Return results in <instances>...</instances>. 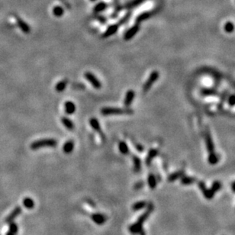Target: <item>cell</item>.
Listing matches in <instances>:
<instances>
[{"mask_svg":"<svg viewBox=\"0 0 235 235\" xmlns=\"http://www.w3.org/2000/svg\"><path fill=\"white\" fill-rule=\"evenodd\" d=\"M196 178L193 176H182L180 178V182H181L182 185H189L193 184L194 182H196Z\"/></svg>","mask_w":235,"mask_h":235,"instance_id":"13","label":"cell"},{"mask_svg":"<svg viewBox=\"0 0 235 235\" xmlns=\"http://www.w3.org/2000/svg\"><path fill=\"white\" fill-rule=\"evenodd\" d=\"M228 104L230 106H235V95H232L229 97L228 99Z\"/></svg>","mask_w":235,"mask_h":235,"instance_id":"36","label":"cell"},{"mask_svg":"<svg viewBox=\"0 0 235 235\" xmlns=\"http://www.w3.org/2000/svg\"><path fill=\"white\" fill-rule=\"evenodd\" d=\"M18 225H17L15 223H14V222H11V224H10V225H9V231L14 233L15 234H16L17 233H18Z\"/></svg>","mask_w":235,"mask_h":235,"instance_id":"34","label":"cell"},{"mask_svg":"<svg viewBox=\"0 0 235 235\" xmlns=\"http://www.w3.org/2000/svg\"><path fill=\"white\" fill-rule=\"evenodd\" d=\"M21 212H22V208H21L20 206H17L16 208L8 215V216L6 217L5 222H6V223H11V222H13V221L20 215Z\"/></svg>","mask_w":235,"mask_h":235,"instance_id":"8","label":"cell"},{"mask_svg":"<svg viewBox=\"0 0 235 235\" xmlns=\"http://www.w3.org/2000/svg\"><path fill=\"white\" fill-rule=\"evenodd\" d=\"M98 20H99L100 22H102V23H105V22H106V18H104V17H102V16H99V17H98Z\"/></svg>","mask_w":235,"mask_h":235,"instance_id":"38","label":"cell"},{"mask_svg":"<svg viewBox=\"0 0 235 235\" xmlns=\"http://www.w3.org/2000/svg\"><path fill=\"white\" fill-rule=\"evenodd\" d=\"M23 206L28 209H32L34 207V200L31 198H25L23 199Z\"/></svg>","mask_w":235,"mask_h":235,"instance_id":"27","label":"cell"},{"mask_svg":"<svg viewBox=\"0 0 235 235\" xmlns=\"http://www.w3.org/2000/svg\"><path fill=\"white\" fill-rule=\"evenodd\" d=\"M205 139H206V148L207 150L208 151V153H213L215 152V145H214L213 141H212V138L211 134H210L209 131H207L206 133V136H205Z\"/></svg>","mask_w":235,"mask_h":235,"instance_id":"7","label":"cell"},{"mask_svg":"<svg viewBox=\"0 0 235 235\" xmlns=\"http://www.w3.org/2000/svg\"><path fill=\"white\" fill-rule=\"evenodd\" d=\"M67 83H68V81L66 80H61V81H60L55 86L56 91H57V92H63V91H64V89H66Z\"/></svg>","mask_w":235,"mask_h":235,"instance_id":"25","label":"cell"},{"mask_svg":"<svg viewBox=\"0 0 235 235\" xmlns=\"http://www.w3.org/2000/svg\"><path fill=\"white\" fill-rule=\"evenodd\" d=\"M158 154V150L157 149H151V150L149 151L148 154H147V157L146 158V164L147 165H150L151 161L153 160L154 158H155L157 157V155Z\"/></svg>","mask_w":235,"mask_h":235,"instance_id":"19","label":"cell"},{"mask_svg":"<svg viewBox=\"0 0 235 235\" xmlns=\"http://www.w3.org/2000/svg\"><path fill=\"white\" fill-rule=\"evenodd\" d=\"M16 22H17V24H18V27L20 28V29L22 30V32H24V34H29V33H30L31 29H30L29 24L26 23L24 21L22 20L21 18L17 17Z\"/></svg>","mask_w":235,"mask_h":235,"instance_id":"10","label":"cell"},{"mask_svg":"<svg viewBox=\"0 0 235 235\" xmlns=\"http://www.w3.org/2000/svg\"><path fill=\"white\" fill-rule=\"evenodd\" d=\"M64 13V9L61 6H55L53 8V14L56 17H61Z\"/></svg>","mask_w":235,"mask_h":235,"instance_id":"30","label":"cell"},{"mask_svg":"<svg viewBox=\"0 0 235 235\" xmlns=\"http://www.w3.org/2000/svg\"><path fill=\"white\" fill-rule=\"evenodd\" d=\"M89 124H90L91 127H92V128L96 131V132L99 133V134H101L102 136L103 135L102 133L101 126H100L99 121H98L97 119L95 118H91L90 121H89Z\"/></svg>","mask_w":235,"mask_h":235,"instance_id":"16","label":"cell"},{"mask_svg":"<svg viewBox=\"0 0 235 235\" xmlns=\"http://www.w3.org/2000/svg\"><path fill=\"white\" fill-rule=\"evenodd\" d=\"M90 1H92V2H95V1H96V0H90Z\"/></svg>","mask_w":235,"mask_h":235,"instance_id":"42","label":"cell"},{"mask_svg":"<svg viewBox=\"0 0 235 235\" xmlns=\"http://www.w3.org/2000/svg\"><path fill=\"white\" fill-rule=\"evenodd\" d=\"M198 185H199V188L200 189V190L201 191L203 195H204L205 198L207 199H212L215 196V194L211 190V189H207L206 184L203 181H199L198 182Z\"/></svg>","mask_w":235,"mask_h":235,"instance_id":"5","label":"cell"},{"mask_svg":"<svg viewBox=\"0 0 235 235\" xmlns=\"http://www.w3.org/2000/svg\"><path fill=\"white\" fill-rule=\"evenodd\" d=\"M139 29H140L139 24L137 23L135 25H134L132 28H131V29H130L128 31L124 34V39L125 40V41H129V40L132 39L133 37L138 32Z\"/></svg>","mask_w":235,"mask_h":235,"instance_id":"6","label":"cell"},{"mask_svg":"<svg viewBox=\"0 0 235 235\" xmlns=\"http://www.w3.org/2000/svg\"><path fill=\"white\" fill-rule=\"evenodd\" d=\"M224 31L227 33H232L234 30V24L232 23L231 22H226L224 26Z\"/></svg>","mask_w":235,"mask_h":235,"instance_id":"33","label":"cell"},{"mask_svg":"<svg viewBox=\"0 0 235 235\" xmlns=\"http://www.w3.org/2000/svg\"><path fill=\"white\" fill-rule=\"evenodd\" d=\"M57 145V142L56 140L51 139V138H47V139H41L33 142L31 144V150H38V149L43 148L45 147H54Z\"/></svg>","mask_w":235,"mask_h":235,"instance_id":"2","label":"cell"},{"mask_svg":"<svg viewBox=\"0 0 235 235\" xmlns=\"http://www.w3.org/2000/svg\"><path fill=\"white\" fill-rule=\"evenodd\" d=\"M134 96H135V92L132 89H130L127 92L125 96V99L124 100V105L125 107H130V106L132 103L133 100L134 99Z\"/></svg>","mask_w":235,"mask_h":235,"instance_id":"9","label":"cell"},{"mask_svg":"<svg viewBox=\"0 0 235 235\" xmlns=\"http://www.w3.org/2000/svg\"><path fill=\"white\" fill-rule=\"evenodd\" d=\"M137 149H138L139 151H143V150H144L143 147L141 146V145H138V147H137Z\"/></svg>","mask_w":235,"mask_h":235,"instance_id":"40","label":"cell"},{"mask_svg":"<svg viewBox=\"0 0 235 235\" xmlns=\"http://www.w3.org/2000/svg\"><path fill=\"white\" fill-rule=\"evenodd\" d=\"M152 12H143V13L141 14V15H139L138 16V18H137L136 19V22L137 23L139 24L141 23V22H144V21L147 20V19H148L150 17H151L152 15Z\"/></svg>","mask_w":235,"mask_h":235,"instance_id":"21","label":"cell"},{"mask_svg":"<svg viewBox=\"0 0 235 235\" xmlns=\"http://www.w3.org/2000/svg\"><path fill=\"white\" fill-rule=\"evenodd\" d=\"M222 185L220 182L215 181V182H213V183H212L211 190L214 192V193H216L217 192H218V191L222 189Z\"/></svg>","mask_w":235,"mask_h":235,"instance_id":"32","label":"cell"},{"mask_svg":"<svg viewBox=\"0 0 235 235\" xmlns=\"http://www.w3.org/2000/svg\"><path fill=\"white\" fill-rule=\"evenodd\" d=\"M143 185H144L143 182H138V183L135 184V185H134V188H135L136 189H141V187H143Z\"/></svg>","mask_w":235,"mask_h":235,"instance_id":"37","label":"cell"},{"mask_svg":"<svg viewBox=\"0 0 235 235\" xmlns=\"http://www.w3.org/2000/svg\"><path fill=\"white\" fill-rule=\"evenodd\" d=\"M184 175H185V171H184L183 170H181L176 171V172H175V173H172V174L170 175V176H168L167 180L170 182H174L178 180V179L181 178V177L182 176H184Z\"/></svg>","mask_w":235,"mask_h":235,"instance_id":"15","label":"cell"},{"mask_svg":"<svg viewBox=\"0 0 235 235\" xmlns=\"http://www.w3.org/2000/svg\"><path fill=\"white\" fill-rule=\"evenodd\" d=\"M159 78V73L157 71H153L151 73H150V76H149V78L147 79V80L146 81V82L144 83V85L143 86V91L144 92H148L149 90H150V88L152 87V86L154 85V83H155L156 81L157 80V79Z\"/></svg>","mask_w":235,"mask_h":235,"instance_id":"3","label":"cell"},{"mask_svg":"<svg viewBox=\"0 0 235 235\" xmlns=\"http://www.w3.org/2000/svg\"><path fill=\"white\" fill-rule=\"evenodd\" d=\"M101 113L103 115H131L134 113V111L130 108H112V107H106L102 109Z\"/></svg>","mask_w":235,"mask_h":235,"instance_id":"1","label":"cell"},{"mask_svg":"<svg viewBox=\"0 0 235 235\" xmlns=\"http://www.w3.org/2000/svg\"><path fill=\"white\" fill-rule=\"evenodd\" d=\"M147 182H148V185L151 189H154L157 186V179L154 174H149L148 178H147Z\"/></svg>","mask_w":235,"mask_h":235,"instance_id":"22","label":"cell"},{"mask_svg":"<svg viewBox=\"0 0 235 235\" xmlns=\"http://www.w3.org/2000/svg\"><path fill=\"white\" fill-rule=\"evenodd\" d=\"M118 148H119V150H120V152L122 154L127 155V154L129 153L128 146V144L124 141H121L120 143H119Z\"/></svg>","mask_w":235,"mask_h":235,"instance_id":"26","label":"cell"},{"mask_svg":"<svg viewBox=\"0 0 235 235\" xmlns=\"http://www.w3.org/2000/svg\"><path fill=\"white\" fill-rule=\"evenodd\" d=\"M147 202L145 201H138V202L134 203V205L132 206V210L133 211H139V210L143 209L145 207L147 206Z\"/></svg>","mask_w":235,"mask_h":235,"instance_id":"24","label":"cell"},{"mask_svg":"<svg viewBox=\"0 0 235 235\" xmlns=\"http://www.w3.org/2000/svg\"><path fill=\"white\" fill-rule=\"evenodd\" d=\"M129 230L133 234H140V233H141L144 231L143 227H142V224L138 223V222L130 226Z\"/></svg>","mask_w":235,"mask_h":235,"instance_id":"18","label":"cell"},{"mask_svg":"<svg viewBox=\"0 0 235 235\" xmlns=\"http://www.w3.org/2000/svg\"><path fill=\"white\" fill-rule=\"evenodd\" d=\"M231 189H232L233 192H234V193H235V181L233 182L232 185H231Z\"/></svg>","mask_w":235,"mask_h":235,"instance_id":"39","label":"cell"},{"mask_svg":"<svg viewBox=\"0 0 235 235\" xmlns=\"http://www.w3.org/2000/svg\"><path fill=\"white\" fill-rule=\"evenodd\" d=\"M65 108V112L68 115H72V114L76 112V106H75L74 103L71 101H67L65 102L64 105Z\"/></svg>","mask_w":235,"mask_h":235,"instance_id":"14","label":"cell"},{"mask_svg":"<svg viewBox=\"0 0 235 235\" xmlns=\"http://www.w3.org/2000/svg\"><path fill=\"white\" fill-rule=\"evenodd\" d=\"M203 95H206V96H210V95H216L217 93L215 91L211 90V89H203L202 92Z\"/></svg>","mask_w":235,"mask_h":235,"instance_id":"35","label":"cell"},{"mask_svg":"<svg viewBox=\"0 0 235 235\" xmlns=\"http://www.w3.org/2000/svg\"><path fill=\"white\" fill-rule=\"evenodd\" d=\"M208 161L210 164L212 165H215L218 163L219 161V157L218 155L215 153V152H213V153H210L209 155H208Z\"/></svg>","mask_w":235,"mask_h":235,"instance_id":"23","label":"cell"},{"mask_svg":"<svg viewBox=\"0 0 235 235\" xmlns=\"http://www.w3.org/2000/svg\"><path fill=\"white\" fill-rule=\"evenodd\" d=\"M73 148H74V143H73V141H66V143L64 144V147H63V150L65 154H70L72 151L73 150Z\"/></svg>","mask_w":235,"mask_h":235,"instance_id":"20","label":"cell"},{"mask_svg":"<svg viewBox=\"0 0 235 235\" xmlns=\"http://www.w3.org/2000/svg\"><path fill=\"white\" fill-rule=\"evenodd\" d=\"M6 235H16V234H15L14 233H12V232H11V231H8V232L6 233Z\"/></svg>","mask_w":235,"mask_h":235,"instance_id":"41","label":"cell"},{"mask_svg":"<svg viewBox=\"0 0 235 235\" xmlns=\"http://www.w3.org/2000/svg\"><path fill=\"white\" fill-rule=\"evenodd\" d=\"M133 162H134V171L138 173L141 169V161L139 157L134 156L133 157Z\"/></svg>","mask_w":235,"mask_h":235,"instance_id":"28","label":"cell"},{"mask_svg":"<svg viewBox=\"0 0 235 235\" xmlns=\"http://www.w3.org/2000/svg\"><path fill=\"white\" fill-rule=\"evenodd\" d=\"M84 76H85V78L89 82H90L91 85H92L95 89H101V87H102L101 82L98 80L97 77L95 76L94 74H92V73H90V72H86V73H85V74H84Z\"/></svg>","mask_w":235,"mask_h":235,"instance_id":"4","label":"cell"},{"mask_svg":"<svg viewBox=\"0 0 235 235\" xmlns=\"http://www.w3.org/2000/svg\"><path fill=\"white\" fill-rule=\"evenodd\" d=\"M106 8H107L106 3H103V2H101V3H99L96 6L94 7L93 12H96V13H99V12L104 11Z\"/></svg>","mask_w":235,"mask_h":235,"instance_id":"29","label":"cell"},{"mask_svg":"<svg viewBox=\"0 0 235 235\" xmlns=\"http://www.w3.org/2000/svg\"><path fill=\"white\" fill-rule=\"evenodd\" d=\"M91 217H92V221H93L95 223L99 224V225L103 224L106 222V216H104L102 214L95 213L93 215H92Z\"/></svg>","mask_w":235,"mask_h":235,"instance_id":"11","label":"cell"},{"mask_svg":"<svg viewBox=\"0 0 235 235\" xmlns=\"http://www.w3.org/2000/svg\"><path fill=\"white\" fill-rule=\"evenodd\" d=\"M145 0H133L131 1V3H128L127 5L125 6L126 8H134V7H137L139 5H141V3H143Z\"/></svg>","mask_w":235,"mask_h":235,"instance_id":"31","label":"cell"},{"mask_svg":"<svg viewBox=\"0 0 235 235\" xmlns=\"http://www.w3.org/2000/svg\"><path fill=\"white\" fill-rule=\"evenodd\" d=\"M61 122L64 124V127L67 130H69V131H73V128H74L75 126L74 124H73V122H72L70 119L68 118L63 117L62 118H61Z\"/></svg>","mask_w":235,"mask_h":235,"instance_id":"17","label":"cell"},{"mask_svg":"<svg viewBox=\"0 0 235 235\" xmlns=\"http://www.w3.org/2000/svg\"><path fill=\"white\" fill-rule=\"evenodd\" d=\"M118 29V24H112V25L109 26V27L107 29V30L104 32V34H102L103 38H108V37L112 36L113 34H115L117 32Z\"/></svg>","mask_w":235,"mask_h":235,"instance_id":"12","label":"cell"}]
</instances>
